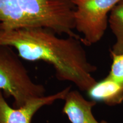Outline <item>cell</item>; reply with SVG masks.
Returning a JSON list of instances; mask_svg holds the SVG:
<instances>
[{
  "mask_svg": "<svg viewBox=\"0 0 123 123\" xmlns=\"http://www.w3.org/2000/svg\"><path fill=\"white\" fill-rule=\"evenodd\" d=\"M120 0H72L75 6V29L84 45L91 46L103 37L112 10Z\"/></svg>",
  "mask_w": 123,
  "mask_h": 123,
  "instance_id": "obj_4",
  "label": "cell"
},
{
  "mask_svg": "<svg viewBox=\"0 0 123 123\" xmlns=\"http://www.w3.org/2000/svg\"><path fill=\"white\" fill-rule=\"evenodd\" d=\"M108 24L116 39L110 54H123V0H120L112 10Z\"/></svg>",
  "mask_w": 123,
  "mask_h": 123,
  "instance_id": "obj_8",
  "label": "cell"
},
{
  "mask_svg": "<svg viewBox=\"0 0 123 123\" xmlns=\"http://www.w3.org/2000/svg\"><path fill=\"white\" fill-rule=\"evenodd\" d=\"M64 100L62 112L71 123H111L97 120L92 113L96 102L86 100L78 91L70 90Z\"/></svg>",
  "mask_w": 123,
  "mask_h": 123,
  "instance_id": "obj_6",
  "label": "cell"
},
{
  "mask_svg": "<svg viewBox=\"0 0 123 123\" xmlns=\"http://www.w3.org/2000/svg\"><path fill=\"white\" fill-rule=\"evenodd\" d=\"M13 48L0 46V90L12 97L14 108H20L34 98L43 96L46 88L35 83Z\"/></svg>",
  "mask_w": 123,
  "mask_h": 123,
  "instance_id": "obj_3",
  "label": "cell"
},
{
  "mask_svg": "<svg viewBox=\"0 0 123 123\" xmlns=\"http://www.w3.org/2000/svg\"><path fill=\"white\" fill-rule=\"evenodd\" d=\"M87 92L90 100L108 106H115L123 102V87L107 76L96 83Z\"/></svg>",
  "mask_w": 123,
  "mask_h": 123,
  "instance_id": "obj_7",
  "label": "cell"
},
{
  "mask_svg": "<svg viewBox=\"0 0 123 123\" xmlns=\"http://www.w3.org/2000/svg\"><path fill=\"white\" fill-rule=\"evenodd\" d=\"M72 0H0V29L44 27L59 35L75 33Z\"/></svg>",
  "mask_w": 123,
  "mask_h": 123,
  "instance_id": "obj_2",
  "label": "cell"
},
{
  "mask_svg": "<svg viewBox=\"0 0 123 123\" xmlns=\"http://www.w3.org/2000/svg\"><path fill=\"white\" fill-rule=\"evenodd\" d=\"M112 64L107 76L115 80L123 87V54H110Z\"/></svg>",
  "mask_w": 123,
  "mask_h": 123,
  "instance_id": "obj_9",
  "label": "cell"
},
{
  "mask_svg": "<svg viewBox=\"0 0 123 123\" xmlns=\"http://www.w3.org/2000/svg\"><path fill=\"white\" fill-rule=\"evenodd\" d=\"M70 90L69 86L54 94L34 98L20 108L10 107L0 90V123H31L33 116L40 109L57 100H64Z\"/></svg>",
  "mask_w": 123,
  "mask_h": 123,
  "instance_id": "obj_5",
  "label": "cell"
},
{
  "mask_svg": "<svg viewBox=\"0 0 123 123\" xmlns=\"http://www.w3.org/2000/svg\"><path fill=\"white\" fill-rule=\"evenodd\" d=\"M56 35L44 27L0 29V46L12 47L26 61L51 64L58 80L87 92L97 81L92 75L97 67L89 62L81 38Z\"/></svg>",
  "mask_w": 123,
  "mask_h": 123,
  "instance_id": "obj_1",
  "label": "cell"
}]
</instances>
